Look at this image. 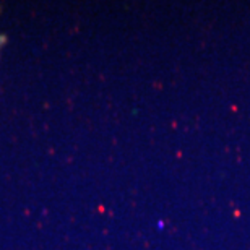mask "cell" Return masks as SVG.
<instances>
[{
	"label": "cell",
	"instance_id": "cell-1",
	"mask_svg": "<svg viewBox=\"0 0 250 250\" xmlns=\"http://www.w3.org/2000/svg\"><path fill=\"white\" fill-rule=\"evenodd\" d=\"M0 41H2V38H0Z\"/></svg>",
	"mask_w": 250,
	"mask_h": 250
}]
</instances>
